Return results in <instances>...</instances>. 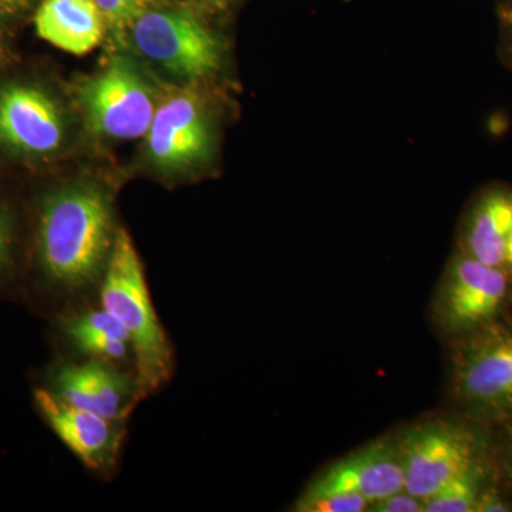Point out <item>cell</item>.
<instances>
[{"label": "cell", "mask_w": 512, "mask_h": 512, "mask_svg": "<svg viewBox=\"0 0 512 512\" xmlns=\"http://www.w3.org/2000/svg\"><path fill=\"white\" fill-rule=\"evenodd\" d=\"M116 234L109 195L93 184L64 185L40 211V264L53 284L80 291L106 269Z\"/></svg>", "instance_id": "6da1fadb"}, {"label": "cell", "mask_w": 512, "mask_h": 512, "mask_svg": "<svg viewBox=\"0 0 512 512\" xmlns=\"http://www.w3.org/2000/svg\"><path fill=\"white\" fill-rule=\"evenodd\" d=\"M101 305L130 340L136 357L138 396L156 392L173 372V350L154 311L143 264L124 229L117 231L104 269Z\"/></svg>", "instance_id": "7a4b0ae2"}, {"label": "cell", "mask_w": 512, "mask_h": 512, "mask_svg": "<svg viewBox=\"0 0 512 512\" xmlns=\"http://www.w3.org/2000/svg\"><path fill=\"white\" fill-rule=\"evenodd\" d=\"M467 335L453 359L454 394L478 417H511L512 325L494 319Z\"/></svg>", "instance_id": "3957f363"}, {"label": "cell", "mask_w": 512, "mask_h": 512, "mask_svg": "<svg viewBox=\"0 0 512 512\" xmlns=\"http://www.w3.org/2000/svg\"><path fill=\"white\" fill-rule=\"evenodd\" d=\"M130 33L141 55L174 76L204 79L220 67V42L187 10L148 8Z\"/></svg>", "instance_id": "277c9868"}, {"label": "cell", "mask_w": 512, "mask_h": 512, "mask_svg": "<svg viewBox=\"0 0 512 512\" xmlns=\"http://www.w3.org/2000/svg\"><path fill=\"white\" fill-rule=\"evenodd\" d=\"M399 441L404 490L426 500L461 471L480 461L478 440L466 426L441 419L413 424Z\"/></svg>", "instance_id": "5b68a950"}, {"label": "cell", "mask_w": 512, "mask_h": 512, "mask_svg": "<svg viewBox=\"0 0 512 512\" xmlns=\"http://www.w3.org/2000/svg\"><path fill=\"white\" fill-rule=\"evenodd\" d=\"M80 104L94 133L119 140L146 137L156 113L146 80L123 57L111 59L83 84Z\"/></svg>", "instance_id": "8992f818"}, {"label": "cell", "mask_w": 512, "mask_h": 512, "mask_svg": "<svg viewBox=\"0 0 512 512\" xmlns=\"http://www.w3.org/2000/svg\"><path fill=\"white\" fill-rule=\"evenodd\" d=\"M508 295L501 268L460 256L448 266L434 298V319L444 332L463 335L497 319Z\"/></svg>", "instance_id": "52a82bcc"}, {"label": "cell", "mask_w": 512, "mask_h": 512, "mask_svg": "<svg viewBox=\"0 0 512 512\" xmlns=\"http://www.w3.org/2000/svg\"><path fill=\"white\" fill-rule=\"evenodd\" d=\"M151 163L164 171H183L207 158L211 128L197 97L178 93L161 104L146 134Z\"/></svg>", "instance_id": "ba28073f"}, {"label": "cell", "mask_w": 512, "mask_h": 512, "mask_svg": "<svg viewBox=\"0 0 512 512\" xmlns=\"http://www.w3.org/2000/svg\"><path fill=\"white\" fill-rule=\"evenodd\" d=\"M404 488L399 441L380 439L323 470L302 495L352 493L370 504Z\"/></svg>", "instance_id": "9c48e42d"}, {"label": "cell", "mask_w": 512, "mask_h": 512, "mask_svg": "<svg viewBox=\"0 0 512 512\" xmlns=\"http://www.w3.org/2000/svg\"><path fill=\"white\" fill-rule=\"evenodd\" d=\"M36 404L50 429L87 468L100 471L113 466L123 441L117 420L77 409L49 390H36Z\"/></svg>", "instance_id": "30bf717a"}, {"label": "cell", "mask_w": 512, "mask_h": 512, "mask_svg": "<svg viewBox=\"0 0 512 512\" xmlns=\"http://www.w3.org/2000/svg\"><path fill=\"white\" fill-rule=\"evenodd\" d=\"M62 113L52 97L26 84L0 92V143L29 154L53 153L63 143Z\"/></svg>", "instance_id": "8fae6325"}, {"label": "cell", "mask_w": 512, "mask_h": 512, "mask_svg": "<svg viewBox=\"0 0 512 512\" xmlns=\"http://www.w3.org/2000/svg\"><path fill=\"white\" fill-rule=\"evenodd\" d=\"M53 384V393L63 402L111 420L124 417L137 393L128 376L99 359L60 366Z\"/></svg>", "instance_id": "7c38bea8"}, {"label": "cell", "mask_w": 512, "mask_h": 512, "mask_svg": "<svg viewBox=\"0 0 512 512\" xmlns=\"http://www.w3.org/2000/svg\"><path fill=\"white\" fill-rule=\"evenodd\" d=\"M35 25L43 40L76 56L96 49L107 29L96 0H43Z\"/></svg>", "instance_id": "4fadbf2b"}, {"label": "cell", "mask_w": 512, "mask_h": 512, "mask_svg": "<svg viewBox=\"0 0 512 512\" xmlns=\"http://www.w3.org/2000/svg\"><path fill=\"white\" fill-rule=\"evenodd\" d=\"M512 234V195L493 192L481 200L467 231L468 255L484 264L503 268Z\"/></svg>", "instance_id": "5bb4252c"}, {"label": "cell", "mask_w": 512, "mask_h": 512, "mask_svg": "<svg viewBox=\"0 0 512 512\" xmlns=\"http://www.w3.org/2000/svg\"><path fill=\"white\" fill-rule=\"evenodd\" d=\"M63 330L74 348L93 359L113 362L126 360L130 355L131 345L127 333L104 309H93L64 319Z\"/></svg>", "instance_id": "9a60e30c"}, {"label": "cell", "mask_w": 512, "mask_h": 512, "mask_svg": "<svg viewBox=\"0 0 512 512\" xmlns=\"http://www.w3.org/2000/svg\"><path fill=\"white\" fill-rule=\"evenodd\" d=\"M483 480L484 468L477 461L423 500L424 512L476 511Z\"/></svg>", "instance_id": "2e32d148"}, {"label": "cell", "mask_w": 512, "mask_h": 512, "mask_svg": "<svg viewBox=\"0 0 512 512\" xmlns=\"http://www.w3.org/2000/svg\"><path fill=\"white\" fill-rule=\"evenodd\" d=\"M369 501L359 494L330 493L301 495L293 510L298 512H362L369 508Z\"/></svg>", "instance_id": "e0dca14e"}, {"label": "cell", "mask_w": 512, "mask_h": 512, "mask_svg": "<svg viewBox=\"0 0 512 512\" xmlns=\"http://www.w3.org/2000/svg\"><path fill=\"white\" fill-rule=\"evenodd\" d=\"M107 22L116 33L130 32L131 26L150 6V0H96Z\"/></svg>", "instance_id": "ac0fdd59"}, {"label": "cell", "mask_w": 512, "mask_h": 512, "mask_svg": "<svg viewBox=\"0 0 512 512\" xmlns=\"http://www.w3.org/2000/svg\"><path fill=\"white\" fill-rule=\"evenodd\" d=\"M367 511L370 512H424V503L421 498L410 494L409 491L402 490L387 495L382 500H377L369 505Z\"/></svg>", "instance_id": "d6986e66"}, {"label": "cell", "mask_w": 512, "mask_h": 512, "mask_svg": "<svg viewBox=\"0 0 512 512\" xmlns=\"http://www.w3.org/2000/svg\"><path fill=\"white\" fill-rule=\"evenodd\" d=\"M476 511H508L507 504L493 491H484L478 498Z\"/></svg>", "instance_id": "ffe728a7"}, {"label": "cell", "mask_w": 512, "mask_h": 512, "mask_svg": "<svg viewBox=\"0 0 512 512\" xmlns=\"http://www.w3.org/2000/svg\"><path fill=\"white\" fill-rule=\"evenodd\" d=\"M9 228L6 224L5 218H3L2 212H0V266L5 264L9 254Z\"/></svg>", "instance_id": "44dd1931"}, {"label": "cell", "mask_w": 512, "mask_h": 512, "mask_svg": "<svg viewBox=\"0 0 512 512\" xmlns=\"http://www.w3.org/2000/svg\"><path fill=\"white\" fill-rule=\"evenodd\" d=\"M32 0H0V16L12 15L28 6Z\"/></svg>", "instance_id": "7402d4cb"}, {"label": "cell", "mask_w": 512, "mask_h": 512, "mask_svg": "<svg viewBox=\"0 0 512 512\" xmlns=\"http://www.w3.org/2000/svg\"><path fill=\"white\" fill-rule=\"evenodd\" d=\"M507 473L512 481V421L507 429Z\"/></svg>", "instance_id": "603a6c76"}, {"label": "cell", "mask_w": 512, "mask_h": 512, "mask_svg": "<svg viewBox=\"0 0 512 512\" xmlns=\"http://www.w3.org/2000/svg\"><path fill=\"white\" fill-rule=\"evenodd\" d=\"M503 266H508V268L512 269V234L510 237V241H508L507 251H505Z\"/></svg>", "instance_id": "cb8c5ba5"}, {"label": "cell", "mask_w": 512, "mask_h": 512, "mask_svg": "<svg viewBox=\"0 0 512 512\" xmlns=\"http://www.w3.org/2000/svg\"><path fill=\"white\" fill-rule=\"evenodd\" d=\"M508 16H510V22H511V25H512V9L510 10V12H508Z\"/></svg>", "instance_id": "d4e9b609"}]
</instances>
